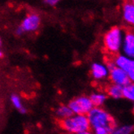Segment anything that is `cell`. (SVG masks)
Returning <instances> with one entry per match:
<instances>
[{
    "label": "cell",
    "mask_w": 134,
    "mask_h": 134,
    "mask_svg": "<svg viewBox=\"0 0 134 134\" xmlns=\"http://www.w3.org/2000/svg\"><path fill=\"white\" fill-rule=\"evenodd\" d=\"M86 116L88 118L90 125L94 129L107 127L115 128V123L112 117L102 108L93 107Z\"/></svg>",
    "instance_id": "1"
},
{
    "label": "cell",
    "mask_w": 134,
    "mask_h": 134,
    "mask_svg": "<svg viewBox=\"0 0 134 134\" xmlns=\"http://www.w3.org/2000/svg\"><path fill=\"white\" fill-rule=\"evenodd\" d=\"M62 126L68 133L72 134H78L88 131L90 128L88 118L84 115H75L66 120H63Z\"/></svg>",
    "instance_id": "2"
},
{
    "label": "cell",
    "mask_w": 134,
    "mask_h": 134,
    "mask_svg": "<svg viewBox=\"0 0 134 134\" xmlns=\"http://www.w3.org/2000/svg\"><path fill=\"white\" fill-rule=\"evenodd\" d=\"M104 42L107 48L111 52L119 51L123 43L122 31L119 28H113L106 34L104 37Z\"/></svg>",
    "instance_id": "3"
},
{
    "label": "cell",
    "mask_w": 134,
    "mask_h": 134,
    "mask_svg": "<svg viewBox=\"0 0 134 134\" xmlns=\"http://www.w3.org/2000/svg\"><path fill=\"white\" fill-rule=\"evenodd\" d=\"M68 107L71 109L73 114L85 115L93 108V106L90 98L80 97L71 102Z\"/></svg>",
    "instance_id": "4"
},
{
    "label": "cell",
    "mask_w": 134,
    "mask_h": 134,
    "mask_svg": "<svg viewBox=\"0 0 134 134\" xmlns=\"http://www.w3.org/2000/svg\"><path fill=\"white\" fill-rule=\"evenodd\" d=\"M115 65L123 70L127 74L130 79V81L134 80V61L125 55H120L115 59Z\"/></svg>",
    "instance_id": "5"
},
{
    "label": "cell",
    "mask_w": 134,
    "mask_h": 134,
    "mask_svg": "<svg viewBox=\"0 0 134 134\" xmlns=\"http://www.w3.org/2000/svg\"><path fill=\"white\" fill-rule=\"evenodd\" d=\"M109 72H110V75H111V80L115 83V85L124 87V86L130 84L131 81L129 76L123 70L117 68L115 65L111 69H110Z\"/></svg>",
    "instance_id": "6"
},
{
    "label": "cell",
    "mask_w": 134,
    "mask_h": 134,
    "mask_svg": "<svg viewBox=\"0 0 134 134\" xmlns=\"http://www.w3.org/2000/svg\"><path fill=\"white\" fill-rule=\"evenodd\" d=\"M40 25V17L36 14L29 15L23 20L21 29L25 32H32L35 31Z\"/></svg>",
    "instance_id": "7"
},
{
    "label": "cell",
    "mask_w": 134,
    "mask_h": 134,
    "mask_svg": "<svg viewBox=\"0 0 134 134\" xmlns=\"http://www.w3.org/2000/svg\"><path fill=\"white\" fill-rule=\"evenodd\" d=\"M122 44L125 56L132 59L134 57V35L132 34H126Z\"/></svg>",
    "instance_id": "8"
},
{
    "label": "cell",
    "mask_w": 134,
    "mask_h": 134,
    "mask_svg": "<svg viewBox=\"0 0 134 134\" xmlns=\"http://www.w3.org/2000/svg\"><path fill=\"white\" fill-rule=\"evenodd\" d=\"M91 72L93 76L95 79H102L108 75L109 71L107 66L95 63L91 67Z\"/></svg>",
    "instance_id": "9"
},
{
    "label": "cell",
    "mask_w": 134,
    "mask_h": 134,
    "mask_svg": "<svg viewBox=\"0 0 134 134\" xmlns=\"http://www.w3.org/2000/svg\"><path fill=\"white\" fill-rule=\"evenodd\" d=\"M124 19L129 24H134V5L133 3H127L123 8Z\"/></svg>",
    "instance_id": "10"
},
{
    "label": "cell",
    "mask_w": 134,
    "mask_h": 134,
    "mask_svg": "<svg viewBox=\"0 0 134 134\" xmlns=\"http://www.w3.org/2000/svg\"><path fill=\"white\" fill-rule=\"evenodd\" d=\"M93 107H98L104 103L107 100L106 95L102 93H93L90 98Z\"/></svg>",
    "instance_id": "11"
},
{
    "label": "cell",
    "mask_w": 134,
    "mask_h": 134,
    "mask_svg": "<svg viewBox=\"0 0 134 134\" xmlns=\"http://www.w3.org/2000/svg\"><path fill=\"white\" fill-rule=\"evenodd\" d=\"M56 114L59 117L62 118V119H64V120H66V119H68V118H70L72 115H74V114L72 113V111H71V109L68 107V106L60 107L57 110Z\"/></svg>",
    "instance_id": "12"
},
{
    "label": "cell",
    "mask_w": 134,
    "mask_h": 134,
    "mask_svg": "<svg viewBox=\"0 0 134 134\" xmlns=\"http://www.w3.org/2000/svg\"><path fill=\"white\" fill-rule=\"evenodd\" d=\"M123 98L129 100H134V85L132 84L127 85L123 87Z\"/></svg>",
    "instance_id": "13"
},
{
    "label": "cell",
    "mask_w": 134,
    "mask_h": 134,
    "mask_svg": "<svg viewBox=\"0 0 134 134\" xmlns=\"http://www.w3.org/2000/svg\"><path fill=\"white\" fill-rule=\"evenodd\" d=\"M109 94L115 99L123 98V87L117 85H112L109 90Z\"/></svg>",
    "instance_id": "14"
},
{
    "label": "cell",
    "mask_w": 134,
    "mask_h": 134,
    "mask_svg": "<svg viewBox=\"0 0 134 134\" xmlns=\"http://www.w3.org/2000/svg\"><path fill=\"white\" fill-rule=\"evenodd\" d=\"M11 101H12V103L13 104V106L17 110H19L20 112H21V113H25L26 112V109L23 107L22 102H21V99H20V98L19 96L14 94V95H12V98H11Z\"/></svg>",
    "instance_id": "15"
},
{
    "label": "cell",
    "mask_w": 134,
    "mask_h": 134,
    "mask_svg": "<svg viewBox=\"0 0 134 134\" xmlns=\"http://www.w3.org/2000/svg\"><path fill=\"white\" fill-rule=\"evenodd\" d=\"M132 131V126L131 125H125L119 129L114 130L112 134H131Z\"/></svg>",
    "instance_id": "16"
},
{
    "label": "cell",
    "mask_w": 134,
    "mask_h": 134,
    "mask_svg": "<svg viewBox=\"0 0 134 134\" xmlns=\"http://www.w3.org/2000/svg\"><path fill=\"white\" fill-rule=\"evenodd\" d=\"M58 0H46L45 3L48 5H51V6H54L58 3Z\"/></svg>",
    "instance_id": "17"
},
{
    "label": "cell",
    "mask_w": 134,
    "mask_h": 134,
    "mask_svg": "<svg viewBox=\"0 0 134 134\" xmlns=\"http://www.w3.org/2000/svg\"><path fill=\"white\" fill-rule=\"evenodd\" d=\"M78 134H93V133H92L91 132H90V131L88 130V131H85V132H82L78 133Z\"/></svg>",
    "instance_id": "18"
},
{
    "label": "cell",
    "mask_w": 134,
    "mask_h": 134,
    "mask_svg": "<svg viewBox=\"0 0 134 134\" xmlns=\"http://www.w3.org/2000/svg\"><path fill=\"white\" fill-rule=\"evenodd\" d=\"M2 55H3V53H2L1 50H0V57H2Z\"/></svg>",
    "instance_id": "19"
},
{
    "label": "cell",
    "mask_w": 134,
    "mask_h": 134,
    "mask_svg": "<svg viewBox=\"0 0 134 134\" xmlns=\"http://www.w3.org/2000/svg\"><path fill=\"white\" fill-rule=\"evenodd\" d=\"M0 45H1V39H0Z\"/></svg>",
    "instance_id": "20"
},
{
    "label": "cell",
    "mask_w": 134,
    "mask_h": 134,
    "mask_svg": "<svg viewBox=\"0 0 134 134\" xmlns=\"http://www.w3.org/2000/svg\"><path fill=\"white\" fill-rule=\"evenodd\" d=\"M68 134H72V133H68Z\"/></svg>",
    "instance_id": "21"
}]
</instances>
